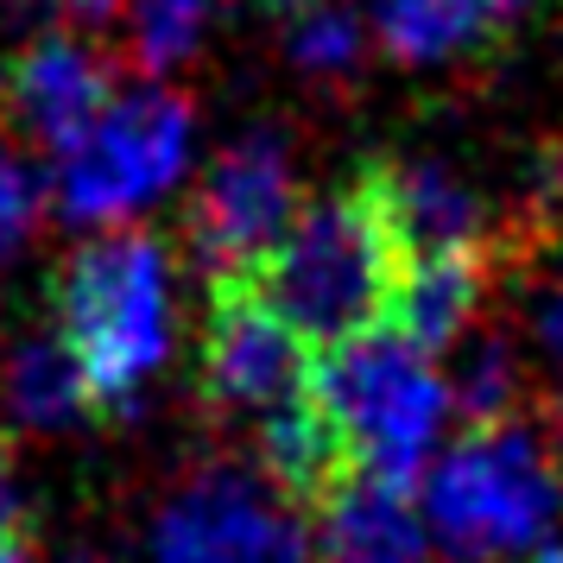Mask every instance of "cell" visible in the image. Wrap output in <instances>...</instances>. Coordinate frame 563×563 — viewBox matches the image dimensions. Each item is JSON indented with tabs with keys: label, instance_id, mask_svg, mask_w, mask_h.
I'll return each instance as SVG.
<instances>
[{
	"label": "cell",
	"instance_id": "6da1fadb",
	"mask_svg": "<svg viewBox=\"0 0 563 563\" xmlns=\"http://www.w3.org/2000/svg\"><path fill=\"white\" fill-rule=\"evenodd\" d=\"M247 279L310 349H335V342L393 317L406 254L386 229L374 190L355 178L349 190L298 209L291 229L279 234V247Z\"/></svg>",
	"mask_w": 563,
	"mask_h": 563
},
{
	"label": "cell",
	"instance_id": "7a4b0ae2",
	"mask_svg": "<svg viewBox=\"0 0 563 563\" xmlns=\"http://www.w3.org/2000/svg\"><path fill=\"white\" fill-rule=\"evenodd\" d=\"M563 519V443L526 418L468 424L424 482V526L450 563H507Z\"/></svg>",
	"mask_w": 563,
	"mask_h": 563
},
{
	"label": "cell",
	"instance_id": "3957f363",
	"mask_svg": "<svg viewBox=\"0 0 563 563\" xmlns=\"http://www.w3.org/2000/svg\"><path fill=\"white\" fill-rule=\"evenodd\" d=\"M57 335L70 342L96 411H133L172 355V254L153 234H96L57 273Z\"/></svg>",
	"mask_w": 563,
	"mask_h": 563
},
{
	"label": "cell",
	"instance_id": "277c9868",
	"mask_svg": "<svg viewBox=\"0 0 563 563\" xmlns=\"http://www.w3.org/2000/svg\"><path fill=\"white\" fill-rule=\"evenodd\" d=\"M310 393L330 406L361 468L399 487L418 482L450 418V386L437 374V361L393 323H374L335 349H317Z\"/></svg>",
	"mask_w": 563,
	"mask_h": 563
},
{
	"label": "cell",
	"instance_id": "5b68a950",
	"mask_svg": "<svg viewBox=\"0 0 563 563\" xmlns=\"http://www.w3.org/2000/svg\"><path fill=\"white\" fill-rule=\"evenodd\" d=\"M190 158V102L178 89H133L96 114L77 146L57 153V209L77 229L128 222L158 203Z\"/></svg>",
	"mask_w": 563,
	"mask_h": 563
},
{
	"label": "cell",
	"instance_id": "8992f818",
	"mask_svg": "<svg viewBox=\"0 0 563 563\" xmlns=\"http://www.w3.org/2000/svg\"><path fill=\"white\" fill-rule=\"evenodd\" d=\"M291 216H298L291 146L285 133L254 128L209 158L203 184L184 209V247L209 279H234V273H254L279 247Z\"/></svg>",
	"mask_w": 563,
	"mask_h": 563
},
{
	"label": "cell",
	"instance_id": "52a82bcc",
	"mask_svg": "<svg viewBox=\"0 0 563 563\" xmlns=\"http://www.w3.org/2000/svg\"><path fill=\"white\" fill-rule=\"evenodd\" d=\"M89 563V558H77ZM153 563H317L298 507L241 468H203L165 500Z\"/></svg>",
	"mask_w": 563,
	"mask_h": 563
},
{
	"label": "cell",
	"instance_id": "ba28073f",
	"mask_svg": "<svg viewBox=\"0 0 563 563\" xmlns=\"http://www.w3.org/2000/svg\"><path fill=\"white\" fill-rule=\"evenodd\" d=\"M310 361H317V349L260 298L247 273L209 279V323H203L197 380H203V399L216 411H234V418L279 411L285 399H298L310 386Z\"/></svg>",
	"mask_w": 563,
	"mask_h": 563
},
{
	"label": "cell",
	"instance_id": "9c48e42d",
	"mask_svg": "<svg viewBox=\"0 0 563 563\" xmlns=\"http://www.w3.org/2000/svg\"><path fill=\"white\" fill-rule=\"evenodd\" d=\"M108 102H114V70L82 38H38L0 77V114L45 153L77 146Z\"/></svg>",
	"mask_w": 563,
	"mask_h": 563
},
{
	"label": "cell",
	"instance_id": "30bf717a",
	"mask_svg": "<svg viewBox=\"0 0 563 563\" xmlns=\"http://www.w3.org/2000/svg\"><path fill=\"white\" fill-rule=\"evenodd\" d=\"M361 184L374 190L386 229L399 241V254L431 260V254H468V247H494V229H487L482 197L456 184L443 165H418V158H380L367 165Z\"/></svg>",
	"mask_w": 563,
	"mask_h": 563
},
{
	"label": "cell",
	"instance_id": "8fae6325",
	"mask_svg": "<svg viewBox=\"0 0 563 563\" xmlns=\"http://www.w3.org/2000/svg\"><path fill=\"white\" fill-rule=\"evenodd\" d=\"M317 519V563H424L431 526L411 507V487L380 482V475H349Z\"/></svg>",
	"mask_w": 563,
	"mask_h": 563
},
{
	"label": "cell",
	"instance_id": "7c38bea8",
	"mask_svg": "<svg viewBox=\"0 0 563 563\" xmlns=\"http://www.w3.org/2000/svg\"><path fill=\"white\" fill-rule=\"evenodd\" d=\"M260 468H266V482L279 487L298 512H317L349 475H361L342 424L330 418V406L310 386L298 399H285L279 411L260 418Z\"/></svg>",
	"mask_w": 563,
	"mask_h": 563
},
{
	"label": "cell",
	"instance_id": "4fadbf2b",
	"mask_svg": "<svg viewBox=\"0 0 563 563\" xmlns=\"http://www.w3.org/2000/svg\"><path fill=\"white\" fill-rule=\"evenodd\" d=\"M494 247H468V254H431L411 260L399 298H393V330H406L424 355L456 349V335H468V323L482 317V298L494 285Z\"/></svg>",
	"mask_w": 563,
	"mask_h": 563
},
{
	"label": "cell",
	"instance_id": "5bb4252c",
	"mask_svg": "<svg viewBox=\"0 0 563 563\" xmlns=\"http://www.w3.org/2000/svg\"><path fill=\"white\" fill-rule=\"evenodd\" d=\"M0 411L20 431H70L96 411V393L57 330H32L0 355Z\"/></svg>",
	"mask_w": 563,
	"mask_h": 563
},
{
	"label": "cell",
	"instance_id": "9a60e30c",
	"mask_svg": "<svg viewBox=\"0 0 563 563\" xmlns=\"http://www.w3.org/2000/svg\"><path fill=\"white\" fill-rule=\"evenodd\" d=\"M500 32L487 0H374V38L399 64H450Z\"/></svg>",
	"mask_w": 563,
	"mask_h": 563
},
{
	"label": "cell",
	"instance_id": "2e32d148",
	"mask_svg": "<svg viewBox=\"0 0 563 563\" xmlns=\"http://www.w3.org/2000/svg\"><path fill=\"white\" fill-rule=\"evenodd\" d=\"M361 38H367V26L349 0H317L285 20V52L310 77H349L361 64Z\"/></svg>",
	"mask_w": 563,
	"mask_h": 563
},
{
	"label": "cell",
	"instance_id": "e0dca14e",
	"mask_svg": "<svg viewBox=\"0 0 563 563\" xmlns=\"http://www.w3.org/2000/svg\"><path fill=\"white\" fill-rule=\"evenodd\" d=\"M209 7L216 0H133V64L140 70H172L197 52V32H203Z\"/></svg>",
	"mask_w": 563,
	"mask_h": 563
},
{
	"label": "cell",
	"instance_id": "ac0fdd59",
	"mask_svg": "<svg viewBox=\"0 0 563 563\" xmlns=\"http://www.w3.org/2000/svg\"><path fill=\"white\" fill-rule=\"evenodd\" d=\"M512 399H519V355L507 342H475L456 367L450 406H462L468 424H487V418H507Z\"/></svg>",
	"mask_w": 563,
	"mask_h": 563
},
{
	"label": "cell",
	"instance_id": "d6986e66",
	"mask_svg": "<svg viewBox=\"0 0 563 563\" xmlns=\"http://www.w3.org/2000/svg\"><path fill=\"white\" fill-rule=\"evenodd\" d=\"M38 222H45V184H38V172L26 158L0 140V266L26 254Z\"/></svg>",
	"mask_w": 563,
	"mask_h": 563
},
{
	"label": "cell",
	"instance_id": "ffe728a7",
	"mask_svg": "<svg viewBox=\"0 0 563 563\" xmlns=\"http://www.w3.org/2000/svg\"><path fill=\"white\" fill-rule=\"evenodd\" d=\"M26 13H57V20H82V26H102L108 13H121V0H20Z\"/></svg>",
	"mask_w": 563,
	"mask_h": 563
},
{
	"label": "cell",
	"instance_id": "44dd1931",
	"mask_svg": "<svg viewBox=\"0 0 563 563\" xmlns=\"http://www.w3.org/2000/svg\"><path fill=\"white\" fill-rule=\"evenodd\" d=\"M538 335H544V349H551V361L563 367V285L551 291V305L538 310Z\"/></svg>",
	"mask_w": 563,
	"mask_h": 563
},
{
	"label": "cell",
	"instance_id": "7402d4cb",
	"mask_svg": "<svg viewBox=\"0 0 563 563\" xmlns=\"http://www.w3.org/2000/svg\"><path fill=\"white\" fill-rule=\"evenodd\" d=\"M20 512H13V462H7V431H0V532H13Z\"/></svg>",
	"mask_w": 563,
	"mask_h": 563
},
{
	"label": "cell",
	"instance_id": "603a6c76",
	"mask_svg": "<svg viewBox=\"0 0 563 563\" xmlns=\"http://www.w3.org/2000/svg\"><path fill=\"white\" fill-rule=\"evenodd\" d=\"M0 563H32V538L13 526V532H0Z\"/></svg>",
	"mask_w": 563,
	"mask_h": 563
},
{
	"label": "cell",
	"instance_id": "cb8c5ba5",
	"mask_svg": "<svg viewBox=\"0 0 563 563\" xmlns=\"http://www.w3.org/2000/svg\"><path fill=\"white\" fill-rule=\"evenodd\" d=\"M487 7H494V20H500V32H507V26H519V20L532 13L538 0H487Z\"/></svg>",
	"mask_w": 563,
	"mask_h": 563
},
{
	"label": "cell",
	"instance_id": "d4e9b609",
	"mask_svg": "<svg viewBox=\"0 0 563 563\" xmlns=\"http://www.w3.org/2000/svg\"><path fill=\"white\" fill-rule=\"evenodd\" d=\"M538 563H563V544H544V551H538Z\"/></svg>",
	"mask_w": 563,
	"mask_h": 563
},
{
	"label": "cell",
	"instance_id": "484cf974",
	"mask_svg": "<svg viewBox=\"0 0 563 563\" xmlns=\"http://www.w3.org/2000/svg\"><path fill=\"white\" fill-rule=\"evenodd\" d=\"M558 424H563V418H558ZM558 443H563V437H558Z\"/></svg>",
	"mask_w": 563,
	"mask_h": 563
}]
</instances>
